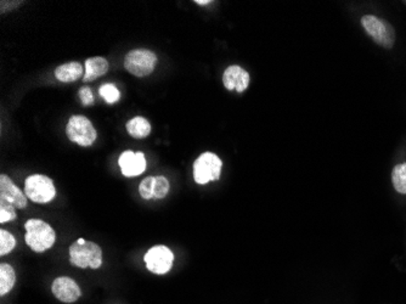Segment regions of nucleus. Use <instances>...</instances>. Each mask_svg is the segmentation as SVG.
<instances>
[{
	"mask_svg": "<svg viewBox=\"0 0 406 304\" xmlns=\"http://www.w3.org/2000/svg\"><path fill=\"white\" fill-rule=\"evenodd\" d=\"M70 263L81 269H99L103 264V250L98 244L79 238L71 244Z\"/></svg>",
	"mask_w": 406,
	"mask_h": 304,
	"instance_id": "f257e3e1",
	"label": "nucleus"
},
{
	"mask_svg": "<svg viewBox=\"0 0 406 304\" xmlns=\"http://www.w3.org/2000/svg\"><path fill=\"white\" fill-rule=\"evenodd\" d=\"M25 241L31 250L43 253L56 242V233L49 224L40 219H29L25 224Z\"/></svg>",
	"mask_w": 406,
	"mask_h": 304,
	"instance_id": "f03ea898",
	"label": "nucleus"
},
{
	"mask_svg": "<svg viewBox=\"0 0 406 304\" xmlns=\"http://www.w3.org/2000/svg\"><path fill=\"white\" fill-rule=\"evenodd\" d=\"M361 25L368 36L385 49H392L396 43V31L390 22L375 15L361 17Z\"/></svg>",
	"mask_w": 406,
	"mask_h": 304,
	"instance_id": "7ed1b4c3",
	"label": "nucleus"
},
{
	"mask_svg": "<svg viewBox=\"0 0 406 304\" xmlns=\"http://www.w3.org/2000/svg\"><path fill=\"white\" fill-rule=\"evenodd\" d=\"M25 194L36 203H49L56 197V188L49 177L34 174L25 181Z\"/></svg>",
	"mask_w": 406,
	"mask_h": 304,
	"instance_id": "20e7f679",
	"label": "nucleus"
},
{
	"mask_svg": "<svg viewBox=\"0 0 406 304\" xmlns=\"http://www.w3.org/2000/svg\"><path fill=\"white\" fill-rule=\"evenodd\" d=\"M66 134L71 142H76L83 147H92L98 138V133L92 122L86 116L81 114H75L71 117L66 127Z\"/></svg>",
	"mask_w": 406,
	"mask_h": 304,
	"instance_id": "39448f33",
	"label": "nucleus"
},
{
	"mask_svg": "<svg viewBox=\"0 0 406 304\" xmlns=\"http://www.w3.org/2000/svg\"><path fill=\"white\" fill-rule=\"evenodd\" d=\"M157 61V56L151 50H131L125 55V67L130 75L142 78L155 71Z\"/></svg>",
	"mask_w": 406,
	"mask_h": 304,
	"instance_id": "423d86ee",
	"label": "nucleus"
},
{
	"mask_svg": "<svg viewBox=\"0 0 406 304\" xmlns=\"http://www.w3.org/2000/svg\"><path fill=\"white\" fill-rule=\"evenodd\" d=\"M223 162L213 152H205L194 163V179L200 185L217 181L222 174Z\"/></svg>",
	"mask_w": 406,
	"mask_h": 304,
	"instance_id": "0eeeda50",
	"label": "nucleus"
},
{
	"mask_svg": "<svg viewBox=\"0 0 406 304\" xmlns=\"http://www.w3.org/2000/svg\"><path fill=\"white\" fill-rule=\"evenodd\" d=\"M144 262L150 272L156 275H164L170 272L174 263V255L167 246L158 244L147 251Z\"/></svg>",
	"mask_w": 406,
	"mask_h": 304,
	"instance_id": "6e6552de",
	"label": "nucleus"
},
{
	"mask_svg": "<svg viewBox=\"0 0 406 304\" xmlns=\"http://www.w3.org/2000/svg\"><path fill=\"white\" fill-rule=\"evenodd\" d=\"M120 172L127 177H138L147 170V158L144 152H134L131 150L122 152L118 158Z\"/></svg>",
	"mask_w": 406,
	"mask_h": 304,
	"instance_id": "1a4fd4ad",
	"label": "nucleus"
},
{
	"mask_svg": "<svg viewBox=\"0 0 406 304\" xmlns=\"http://www.w3.org/2000/svg\"><path fill=\"white\" fill-rule=\"evenodd\" d=\"M51 291L55 297L64 303H73L81 297V288L71 277H60L55 279L51 285Z\"/></svg>",
	"mask_w": 406,
	"mask_h": 304,
	"instance_id": "9d476101",
	"label": "nucleus"
},
{
	"mask_svg": "<svg viewBox=\"0 0 406 304\" xmlns=\"http://www.w3.org/2000/svg\"><path fill=\"white\" fill-rule=\"evenodd\" d=\"M0 200L9 202L18 210H25L27 207V196L5 174L0 175Z\"/></svg>",
	"mask_w": 406,
	"mask_h": 304,
	"instance_id": "9b49d317",
	"label": "nucleus"
},
{
	"mask_svg": "<svg viewBox=\"0 0 406 304\" xmlns=\"http://www.w3.org/2000/svg\"><path fill=\"white\" fill-rule=\"evenodd\" d=\"M249 72L238 65L230 66L223 75V84L228 90L244 92L249 88Z\"/></svg>",
	"mask_w": 406,
	"mask_h": 304,
	"instance_id": "f8f14e48",
	"label": "nucleus"
},
{
	"mask_svg": "<svg viewBox=\"0 0 406 304\" xmlns=\"http://www.w3.org/2000/svg\"><path fill=\"white\" fill-rule=\"evenodd\" d=\"M109 61L101 56L90 58L86 61V73L83 81H92L100 77L105 76L109 72Z\"/></svg>",
	"mask_w": 406,
	"mask_h": 304,
	"instance_id": "ddd939ff",
	"label": "nucleus"
},
{
	"mask_svg": "<svg viewBox=\"0 0 406 304\" xmlns=\"http://www.w3.org/2000/svg\"><path fill=\"white\" fill-rule=\"evenodd\" d=\"M84 73L86 72L83 70V66L77 61H72L68 64L59 66L54 72L56 79L62 81V83H72V81H78L84 77Z\"/></svg>",
	"mask_w": 406,
	"mask_h": 304,
	"instance_id": "4468645a",
	"label": "nucleus"
},
{
	"mask_svg": "<svg viewBox=\"0 0 406 304\" xmlns=\"http://www.w3.org/2000/svg\"><path fill=\"white\" fill-rule=\"evenodd\" d=\"M127 131L134 139H145L151 133V125L144 117H134L125 125Z\"/></svg>",
	"mask_w": 406,
	"mask_h": 304,
	"instance_id": "2eb2a0df",
	"label": "nucleus"
},
{
	"mask_svg": "<svg viewBox=\"0 0 406 304\" xmlns=\"http://www.w3.org/2000/svg\"><path fill=\"white\" fill-rule=\"evenodd\" d=\"M16 283V273L10 264L0 266V296L9 294Z\"/></svg>",
	"mask_w": 406,
	"mask_h": 304,
	"instance_id": "dca6fc26",
	"label": "nucleus"
},
{
	"mask_svg": "<svg viewBox=\"0 0 406 304\" xmlns=\"http://www.w3.org/2000/svg\"><path fill=\"white\" fill-rule=\"evenodd\" d=\"M392 181L399 194L406 195V163L396 164L392 172Z\"/></svg>",
	"mask_w": 406,
	"mask_h": 304,
	"instance_id": "f3484780",
	"label": "nucleus"
},
{
	"mask_svg": "<svg viewBox=\"0 0 406 304\" xmlns=\"http://www.w3.org/2000/svg\"><path fill=\"white\" fill-rule=\"evenodd\" d=\"M99 94L110 105L117 103L120 99V92H119L118 88L114 86V83H105V84H103L99 89Z\"/></svg>",
	"mask_w": 406,
	"mask_h": 304,
	"instance_id": "a211bd4d",
	"label": "nucleus"
},
{
	"mask_svg": "<svg viewBox=\"0 0 406 304\" xmlns=\"http://www.w3.org/2000/svg\"><path fill=\"white\" fill-rule=\"evenodd\" d=\"M16 247V239L4 229L0 230V255H9Z\"/></svg>",
	"mask_w": 406,
	"mask_h": 304,
	"instance_id": "6ab92c4d",
	"label": "nucleus"
},
{
	"mask_svg": "<svg viewBox=\"0 0 406 304\" xmlns=\"http://www.w3.org/2000/svg\"><path fill=\"white\" fill-rule=\"evenodd\" d=\"M17 218L16 208L9 202L0 200V223H9Z\"/></svg>",
	"mask_w": 406,
	"mask_h": 304,
	"instance_id": "aec40b11",
	"label": "nucleus"
},
{
	"mask_svg": "<svg viewBox=\"0 0 406 304\" xmlns=\"http://www.w3.org/2000/svg\"><path fill=\"white\" fill-rule=\"evenodd\" d=\"M169 181L164 177H155V184H153V199H164L168 195Z\"/></svg>",
	"mask_w": 406,
	"mask_h": 304,
	"instance_id": "412c9836",
	"label": "nucleus"
},
{
	"mask_svg": "<svg viewBox=\"0 0 406 304\" xmlns=\"http://www.w3.org/2000/svg\"><path fill=\"white\" fill-rule=\"evenodd\" d=\"M153 184H155V177H147L141 181L139 185V192L144 200L153 199Z\"/></svg>",
	"mask_w": 406,
	"mask_h": 304,
	"instance_id": "4be33fe9",
	"label": "nucleus"
},
{
	"mask_svg": "<svg viewBox=\"0 0 406 304\" xmlns=\"http://www.w3.org/2000/svg\"><path fill=\"white\" fill-rule=\"evenodd\" d=\"M78 95H79L81 103H83L84 106H92V105H94V103H95V98H94V94H92V89L87 87V86H86V87H81V89H79Z\"/></svg>",
	"mask_w": 406,
	"mask_h": 304,
	"instance_id": "5701e85b",
	"label": "nucleus"
},
{
	"mask_svg": "<svg viewBox=\"0 0 406 304\" xmlns=\"http://www.w3.org/2000/svg\"><path fill=\"white\" fill-rule=\"evenodd\" d=\"M195 4L197 5L205 6L208 5V4H211V0H195Z\"/></svg>",
	"mask_w": 406,
	"mask_h": 304,
	"instance_id": "b1692460",
	"label": "nucleus"
},
{
	"mask_svg": "<svg viewBox=\"0 0 406 304\" xmlns=\"http://www.w3.org/2000/svg\"><path fill=\"white\" fill-rule=\"evenodd\" d=\"M405 4H406V1H405Z\"/></svg>",
	"mask_w": 406,
	"mask_h": 304,
	"instance_id": "393cba45",
	"label": "nucleus"
}]
</instances>
